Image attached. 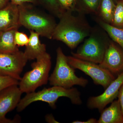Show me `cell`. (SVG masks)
<instances>
[{
  "label": "cell",
  "mask_w": 123,
  "mask_h": 123,
  "mask_svg": "<svg viewBox=\"0 0 123 123\" xmlns=\"http://www.w3.org/2000/svg\"><path fill=\"white\" fill-rule=\"evenodd\" d=\"M114 75L123 72V50L118 44L110 40L106 49L102 61L98 64Z\"/></svg>",
  "instance_id": "8fae6325"
},
{
  "label": "cell",
  "mask_w": 123,
  "mask_h": 123,
  "mask_svg": "<svg viewBox=\"0 0 123 123\" xmlns=\"http://www.w3.org/2000/svg\"><path fill=\"white\" fill-rule=\"evenodd\" d=\"M103 29L92 28L88 38L72 56L80 59L99 64L102 61L110 40Z\"/></svg>",
  "instance_id": "277c9868"
},
{
  "label": "cell",
  "mask_w": 123,
  "mask_h": 123,
  "mask_svg": "<svg viewBox=\"0 0 123 123\" xmlns=\"http://www.w3.org/2000/svg\"><path fill=\"white\" fill-rule=\"evenodd\" d=\"M115 7V0H101L96 15L103 21L111 24Z\"/></svg>",
  "instance_id": "2e32d148"
},
{
  "label": "cell",
  "mask_w": 123,
  "mask_h": 123,
  "mask_svg": "<svg viewBox=\"0 0 123 123\" xmlns=\"http://www.w3.org/2000/svg\"><path fill=\"white\" fill-rule=\"evenodd\" d=\"M21 26L18 6L10 2L0 9V32Z\"/></svg>",
  "instance_id": "7c38bea8"
},
{
  "label": "cell",
  "mask_w": 123,
  "mask_h": 123,
  "mask_svg": "<svg viewBox=\"0 0 123 123\" xmlns=\"http://www.w3.org/2000/svg\"><path fill=\"white\" fill-rule=\"evenodd\" d=\"M70 10L73 11H76L77 0H66Z\"/></svg>",
  "instance_id": "484cf974"
},
{
  "label": "cell",
  "mask_w": 123,
  "mask_h": 123,
  "mask_svg": "<svg viewBox=\"0 0 123 123\" xmlns=\"http://www.w3.org/2000/svg\"><path fill=\"white\" fill-rule=\"evenodd\" d=\"M14 41L18 47L26 46L29 43V38L25 33L19 32L18 30L15 33Z\"/></svg>",
  "instance_id": "7402d4cb"
},
{
  "label": "cell",
  "mask_w": 123,
  "mask_h": 123,
  "mask_svg": "<svg viewBox=\"0 0 123 123\" xmlns=\"http://www.w3.org/2000/svg\"><path fill=\"white\" fill-rule=\"evenodd\" d=\"M111 25L123 29V0H116L114 13Z\"/></svg>",
  "instance_id": "ffe728a7"
},
{
  "label": "cell",
  "mask_w": 123,
  "mask_h": 123,
  "mask_svg": "<svg viewBox=\"0 0 123 123\" xmlns=\"http://www.w3.org/2000/svg\"><path fill=\"white\" fill-rule=\"evenodd\" d=\"M45 120L46 122L48 123H59L55 119V117L51 114L47 115L45 117Z\"/></svg>",
  "instance_id": "4316f807"
},
{
  "label": "cell",
  "mask_w": 123,
  "mask_h": 123,
  "mask_svg": "<svg viewBox=\"0 0 123 123\" xmlns=\"http://www.w3.org/2000/svg\"><path fill=\"white\" fill-rule=\"evenodd\" d=\"M14 4L19 6L25 3H30L34 5L38 4L37 0H10Z\"/></svg>",
  "instance_id": "603a6c76"
},
{
  "label": "cell",
  "mask_w": 123,
  "mask_h": 123,
  "mask_svg": "<svg viewBox=\"0 0 123 123\" xmlns=\"http://www.w3.org/2000/svg\"><path fill=\"white\" fill-rule=\"evenodd\" d=\"M50 13L60 19L65 12L57 0H37Z\"/></svg>",
  "instance_id": "d6986e66"
},
{
  "label": "cell",
  "mask_w": 123,
  "mask_h": 123,
  "mask_svg": "<svg viewBox=\"0 0 123 123\" xmlns=\"http://www.w3.org/2000/svg\"><path fill=\"white\" fill-rule=\"evenodd\" d=\"M66 97L73 104L79 105L82 104L81 93L75 88H65L61 86H53L44 88L37 92H31L21 99L17 107L18 112L23 111L31 104L37 101H42L48 104L53 109L56 108V103L61 97Z\"/></svg>",
  "instance_id": "3957f363"
},
{
  "label": "cell",
  "mask_w": 123,
  "mask_h": 123,
  "mask_svg": "<svg viewBox=\"0 0 123 123\" xmlns=\"http://www.w3.org/2000/svg\"><path fill=\"white\" fill-rule=\"evenodd\" d=\"M57 1L61 7L65 11L70 10L66 0H57Z\"/></svg>",
  "instance_id": "d4e9b609"
},
{
  "label": "cell",
  "mask_w": 123,
  "mask_h": 123,
  "mask_svg": "<svg viewBox=\"0 0 123 123\" xmlns=\"http://www.w3.org/2000/svg\"><path fill=\"white\" fill-rule=\"evenodd\" d=\"M101 112L97 123H123V114L118 100L113 101Z\"/></svg>",
  "instance_id": "5bb4252c"
},
{
  "label": "cell",
  "mask_w": 123,
  "mask_h": 123,
  "mask_svg": "<svg viewBox=\"0 0 123 123\" xmlns=\"http://www.w3.org/2000/svg\"><path fill=\"white\" fill-rule=\"evenodd\" d=\"M101 0H77L76 12L85 15H97Z\"/></svg>",
  "instance_id": "ac0fdd59"
},
{
  "label": "cell",
  "mask_w": 123,
  "mask_h": 123,
  "mask_svg": "<svg viewBox=\"0 0 123 123\" xmlns=\"http://www.w3.org/2000/svg\"><path fill=\"white\" fill-rule=\"evenodd\" d=\"M30 31V35L29 42L26 46L24 52L28 60L36 59L40 56L47 52L46 45L40 42L39 35L34 31Z\"/></svg>",
  "instance_id": "4fadbf2b"
},
{
  "label": "cell",
  "mask_w": 123,
  "mask_h": 123,
  "mask_svg": "<svg viewBox=\"0 0 123 123\" xmlns=\"http://www.w3.org/2000/svg\"><path fill=\"white\" fill-rule=\"evenodd\" d=\"M19 21L30 30H33L40 36L52 39L57 23L52 15L40 11L30 3L18 6Z\"/></svg>",
  "instance_id": "7a4b0ae2"
},
{
  "label": "cell",
  "mask_w": 123,
  "mask_h": 123,
  "mask_svg": "<svg viewBox=\"0 0 123 123\" xmlns=\"http://www.w3.org/2000/svg\"><path fill=\"white\" fill-rule=\"evenodd\" d=\"M95 21L99 26L103 29L108 35L123 50V29H120L108 24L97 17Z\"/></svg>",
  "instance_id": "e0dca14e"
},
{
  "label": "cell",
  "mask_w": 123,
  "mask_h": 123,
  "mask_svg": "<svg viewBox=\"0 0 123 123\" xmlns=\"http://www.w3.org/2000/svg\"><path fill=\"white\" fill-rule=\"evenodd\" d=\"M18 29L14 28L0 32V53H13L19 51L14 41L15 33Z\"/></svg>",
  "instance_id": "9a60e30c"
},
{
  "label": "cell",
  "mask_w": 123,
  "mask_h": 123,
  "mask_svg": "<svg viewBox=\"0 0 123 123\" xmlns=\"http://www.w3.org/2000/svg\"><path fill=\"white\" fill-rule=\"evenodd\" d=\"M50 55L47 52L40 56L31 64L32 69L27 72L19 81L18 86L23 93L34 92L47 84L51 67Z\"/></svg>",
  "instance_id": "5b68a950"
},
{
  "label": "cell",
  "mask_w": 123,
  "mask_h": 123,
  "mask_svg": "<svg viewBox=\"0 0 123 123\" xmlns=\"http://www.w3.org/2000/svg\"><path fill=\"white\" fill-rule=\"evenodd\" d=\"M115 1H116V0H115Z\"/></svg>",
  "instance_id": "f546056e"
},
{
  "label": "cell",
  "mask_w": 123,
  "mask_h": 123,
  "mask_svg": "<svg viewBox=\"0 0 123 123\" xmlns=\"http://www.w3.org/2000/svg\"><path fill=\"white\" fill-rule=\"evenodd\" d=\"M97 120L96 119L91 118L86 121H73V123H97Z\"/></svg>",
  "instance_id": "83f0119b"
},
{
  "label": "cell",
  "mask_w": 123,
  "mask_h": 123,
  "mask_svg": "<svg viewBox=\"0 0 123 123\" xmlns=\"http://www.w3.org/2000/svg\"><path fill=\"white\" fill-rule=\"evenodd\" d=\"M19 81L9 76H0V93L9 86L18 85Z\"/></svg>",
  "instance_id": "44dd1931"
},
{
  "label": "cell",
  "mask_w": 123,
  "mask_h": 123,
  "mask_svg": "<svg viewBox=\"0 0 123 123\" xmlns=\"http://www.w3.org/2000/svg\"><path fill=\"white\" fill-rule=\"evenodd\" d=\"M22 93L18 85L9 86L0 93V123H19V117H17L11 120L6 116L8 112L17 107Z\"/></svg>",
  "instance_id": "9c48e42d"
},
{
  "label": "cell",
  "mask_w": 123,
  "mask_h": 123,
  "mask_svg": "<svg viewBox=\"0 0 123 123\" xmlns=\"http://www.w3.org/2000/svg\"><path fill=\"white\" fill-rule=\"evenodd\" d=\"M71 10L64 12L53 32L52 39L64 43L73 49L88 37L92 28L86 19L85 15L73 14Z\"/></svg>",
  "instance_id": "6da1fadb"
},
{
  "label": "cell",
  "mask_w": 123,
  "mask_h": 123,
  "mask_svg": "<svg viewBox=\"0 0 123 123\" xmlns=\"http://www.w3.org/2000/svg\"><path fill=\"white\" fill-rule=\"evenodd\" d=\"M28 60L24 52L0 53V76H9L20 81L21 74Z\"/></svg>",
  "instance_id": "ba28073f"
},
{
  "label": "cell",
  "mask_w": 123,
  "mask_h": 123,
  "mask_svg": "<svg viewBox=\"0 0 123 123\" xmlns=\"http://www.w3.org/2000/svg\"><path fill=\"white\" fill-rule=\"evenodd\" d=\"M69 64L75 69L82 71L90 77L95 85L105 89L115 79V75L98 64L78 59L73 56H67Z\"/></svg>",
  "instance_id": "52a82bcc"
},
{
  "label": "cell",
  "mask_w": 123,
  "mask_h": 123,
  "mask_svg": "<svg viewBox=\"0 0 123 123\" xmlns=\"http://www.w3.org/2000/svg\"><path fill=\"white\" fill-rule=\"evenodd\" d=\"M123 84V72L111 82L102 94L95 97H90L86 105L91 110L97 109L101 112L106 106L111 103L118 97L119 89Z\"/></svg>",
  "instance_id": "30bf717a"
},
{
  "label": "cell",
  "mask_w": 123,
  "mask_h": 123,
  "mask_svg": "<svg viewBox=\"0 0 123 123\" xmlns=\"http://www.w3.org/2000/svg\"><path fill=\"white\" fill-rule=\"evenodd\" d=\"M118 100L121 106V110L123 114V84L121 85L119 89L118 97Z\"/></svg>",
  "instance_id": "cb8c5ba5"
},
{
  "label": "cell",
  "mask_w": 123,
  "mask_h": 123,
  "mask_svg": "<svg viewBox=\"0 0 123 123\" xmlns=\"http://www.w3.org/2000/svg\"><path fill=\"white\" fill-rule=\"evenodd\" d=\"M56 51L55 66L49 78L50 85L68 89L75 85L85 87L89 83L88 80L76 75L75 69L69 64L67 56L60 47L57 48Z\"/></svg>",
  "instance_id": "8992f818"
},
{
  "label": "cell",
  "mask_w": 123,
  "mask_h": 123,
  "mask_svg": "<svg viewBox=\"0 0 123 123\" xmlns=\"http://www.w3.org/2000/svg\"><path fill=\"white\" fill-rule=\"evenodd\" d=\"M10 0H0V9L4 8L10 2Z\"/></svg>",
  "instance_id": "f1b7e54d"
}]
</instances>
